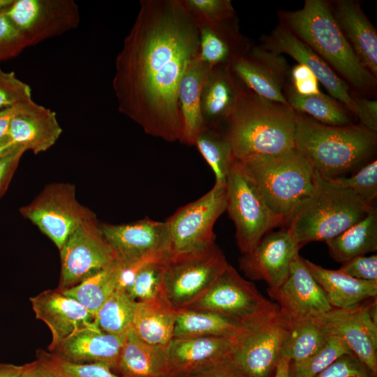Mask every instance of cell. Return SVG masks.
<instances>
[{
	"label": "cell",
	"instance_id": "obj_54",
	"mask_svg": "<svg viewBox=\"0 0 377 377\" xmlns=\"http://www.w3.org/2000/svg\"><path fill=\"white\" fill-rule=\"evenodd\" d=\"M27 368L28 363L22 365L0 363V377H24Z\"/></svg>",
	"mask_w": 377,
	"mask_h": 377
},
{
	"label": "cell",
	"instance_id": "obj_50",
	"mask_svg": "<svg viewBox=\"0 0 377 377\" xmlns=\"http://www.w3.org/2000/svg\"><path fill=\"white\" fill-rule=\"evenodd\" d=\"M179 377H244L229 360Z\"/></svg>",
	"mask_w": 377,
	"mask_h": 377
},
{
	"label": "cell",
	"instance_id": "obj_18",
	"mask_svg": "<svg viewBox=\"0 0 377 377\" xmlns=\"http://www.w3.org/2000/svg\"><path fill=\"white\" fill-rule=\"evenodd\" d=\"M267 292L291 322L318 318L332 308L299 253L291 263L286 280Z\"/></svg>",
	"mask_w": 377,
	"mask_h": 377
},
{
	"label": "cell",
	"instance_id": "obj_25",
	"mask_svg": "<svg viewBox=\"0 0 377 377\" xmlns=\"http://www.w3.org/2000/svg\"><path fill=\"white\" fill-rule=\"evenodd\" d=\"M332 15L355 55L377 77V31L359 3L337 0L330 3Z\"/></svg>",
	"mask_w": 377,
	"mask_h": 377
},
{
	"label": "cell",
	"instance_id": "obj_41",
	"mask_svg": "<svg viewBox=\"0 0 377 377\" xmlns=\"http://www.w3.org/2000/svg\"><path fill=\"white\" fill-rule=\"evenodd\" d=\"M332 184L347 189L369 205L377 198V161L367 162L350 177L327 179Z\"/></svg>",
	"mask_w": 377,
	"mask_h": 377
},
{
	"label": "cell",
	"instance_id": "obj_2",
	"mask_svg": "<svg viewBox=\"0 0 377 377\" xmlns=\"http://www.w3.org/2000/svg\"><path fill=\"white\" fill-rule=\"evenodd\" d=\"M279 24L323 59L352 87L355 94L369 95L376 77L361 64L323 0H306L296 10L279 13ZM358 96V95H357Z\"/></svg>",
	"mask_w": 377,
	"mask_h": 377
},
{
	"label": "cell",
	"instance_id": "obj_4",
	"mask_svg": "<svg viewBox=\"0 0 377 377\" xmlns=\"http://www.w3.org/2000/svg\"><path fill=\"white\" fill-rule=\"evenodd\" d=\"M376 145V132L360 124L330 126L297 113L294 148L325 179L358 170Z\"/></svg>",
	"mask_w": 377,
	"mask_h": 377
},
{
	"label": "cell",
	"instance_id": "obj_31",
	"mask_svg": "<svg viewBox=\"0 0 377 377\" xmlns=\"http://www.w3.org/2000/svg\"><path fill=\"white\" fill-rule=\"evenodd\" d=\"M177 312L163 299L137 302L131 330L147 343L168 346L173 338Z\"/></svg>",
	"mask_w": 377,
	"mask_h": 377
},
{
	"label": "cell",
	"instance_id": "obj_13",
	"mask_svg": "<svg viewBox=\"0 0 377 377\" xmlns=\"http://www.w3.org/2000/svg\"><path fill=\"white\" fill-rule=\"evenodd\" d=\"M61 255L59 290L71 288L117 260L95 217L79 226L68 237Z\"/></svg>",
	"mask_w": 377,
	"mask_h": 377
},
{
	"label": "cell",
	"instance_id": "obj_10",
	"mask_svg": "<svg viewBox=\"0 0 377 377\" xmlns=\"http://www.w3.org/2000/svg\"><path fill=\"white\" fill-rule=\"evenodd\" d=\"M226 209V184L217 183L202 197L177 209L165 221L169 253L190 252L215 242L214 226Z\"/></svg>",
	"mask_w": 377,
	"mask_h": 377
},
{
	"label": "cell",
	"instance_id": "obj_16",
	"mask_svg": "<svg viewBox=\"0 0 377 377\" xmlns=\"http://www.w3.org/2000/svg\"><path fill=\"white\" fill-rule=\"evenodd\" d=\"M4 13L27 45L67 31L78 21L73 1L14 0Z\"/></svg>",
	"mask_w": 377,
	"mask_h": 377
},
{
	"label": "cell",
	"instance_id": "obj_57",
	"mask_svg": "<svg viewBox=\"0 0 377 377\" xmlns=\"http://www.w3.org/2000/svg\"><path fill=\"white\" fill-rule=\"evenodd\" d=\"M14 0H0V12L8 7Z\"/></svg>",
	"mask_w": 377,
	"mask_h": 377
},
{
	"label": "cell",
	"instance_id": "obj_3",
	"mask_svg": "<svg viewBox=\"0 0 377 377\" xmlns=\"http://www.w3.org/2000/svg\"><path fill=\"white\" fill-rule=\"evenodd\" d=\"M296 116L289 105L262 98L244 87L225 128L235 159L294 149Z\"/></svg>",
	"mask_w": 377,
	"mask_h": 377
},
{
	"label": "cell",
	"instance_id": "obj_30",
	"mask_svg": "<svg viewBox=\"0 0 377 377\" xmlns=\"http://www.w3.org/2000/svg\"><path fill=\"white\" fill-rule=\"evenodd\" d=\"M211 69L198 56L180 81L178 98L183 123L181 143L194 145L196 136L205 126L201 112V94Z\"/></svg>",
	"mask_w": 377,
	"mask_h": 377
},
{
	"label": "cell",
	"instance_id": "obj_45",
	"mask_svg": "<svg viewBox=\"0 0 377 377\" xmlns=\"http://www.w3.org/2000/svg\"><path fill=\"white\" fill-rule=\"evenodd\" d=\"M316 377H374L353 354H346L334 362Z\"/></svg>",
	"mask_w": 377,
	"mask_h": 377
},
{
	"label": "cell",
	"instance_id": "obj_24",
	"mask_svg": "<svg viewBox=\"0 0 377 377\" xmlns=\"http://www.w3.org/2000/svg\"><path fill=\"white\" fill-rule=\"evenodd\" d=\"M61 133L55 112L31 100L20 106L8 136L16 145L37 154L52 147Z\"/></svg>",
	"mask_w": 377,
	"mask_h": 377
},
{
	"label": "cell",
	"instance_id": "obj_29",
	"mask_svg": "<svg viewBox=\"0 0 377 377\" xmlns=\"http://www.w3.org/2000/svg\"><path fill=\"white\" fill-rule=\"evenodd\" d=\"M304 263L334 308H347L376 297L377 281L352 277L339 269H325L309 260Z\"/></svg>",
	"mask_w": 377,
	"mask_h": 377
},
{
	"label": "cell",
	"instance_id": "obj_33",
	"mask_svg": "<svg viewBox=\"0 0 377 377\" xmlns=\"http://www.w3.org/2000/svg\"><path fill=\"white\" fill-rule=\"evenodd\" d=\"M241 324L221 313L200 309L179 310L173 338L225 337L235 338Z\"/></svg>",
	"mask_w": 377,
	"mask_h": 377
},
{
	"label": "cell",
	"instance_id": "obj_21",
	"mask_svg": "<svg viewBox=\"0 0 377 377\" xmlns=\"http://www.w3.org/2000/svg\"><path fill=\"white\" fill-rule=\"evenodd\" d=\"M126 335L105 332L92 322L73 332L50 353L72 363L103 364L117 371Z\"/></svg>",
	"mask_w": 377,
	"mask_h": 377
},
{
	"label": "cell",
	"instance_id": "obj_19",
	"mask_svg": "<svg viewBox=\"0 0 377 377\" xmlns=\"http://www.w3.org/2000/svg\"><path fill=\"white\" fill-rule=\"evenodd\" d=\"M301 248L286 228L266 234L239 263L249 279L263 280L269 289L279 288L287 279L291 263Z\"/></svg>",
	"mask_w": 377,
	"mask_h": 377
},
{
	"label": "cell",
	"instance_id": "obj_49",
	"mask_svg": "<svg viewBox=\"0 0 377 377\" xmlns=\"http://www.w3.org/2000/svg\"><path fill=\"white\" fill-rule=\"evenodd\" d=\"M25 151L27 150L24 147L19 145L10 153L0 158V196L6 190L11 176Z\"/></svg>",
	"mask_w": 377,
	"mask_h": 377
},
{
	"label": "cell",
	"instance_id": "obj_47",
	"mask_svg": "<svg viewBox=\"0 0 377 377\" xmlns=\"http://www.w3.org/2000/svg\"><path fill=\"white\" fill-rule=\"evenodd\" d=\"M289 83L300 95L313 96L322 94L319 82L311 70L302 64L292 67L289 73Z\"/></svg>",
	"mask_w": 377,
	"mask_h": 377
},
{
	"label": "cell",
	"instance_id": "obj_32",
	"mask_svg": "<svg viewBox=\"0 0 377 377\" xmlns=\"http://www.w3.org/2000/svg\"><path fill=\"white\" fill-rule=\"evenodd\" d=\"M325 243L330 256L341 264L355 257L376 251V207L373 205L360 221Z\"/></svg>",
	"mask_w": 377,
	"mask_h": 377
},
{
	"label": "cell",
	"instance_id": "obj_20",
	"mask_svg": "<svg viewBox=\"0 0 377 377\" xmlns=\"http://www.w3.org/2000/svg\"><path fill=\"white\" fill-rule=\"evenodd\" d=\"M100 230L121 265L145 255L169 251V235L165 221L144 219L121 224H101Z\"/></svg>",
	"mask_w": 377,
	"mask_h": 377
},
{
	"label": "cell",
	"instance_id": "obj_44",
	"mask_svg": "<svg viewBox=\"0 0 377 377\" xmlns=\"http://www.w3.org/2000/svg\"><path fill=\"white\" fill-rule=\"evenodd\" d=\"M64 377H122L107 365L98 363L76 364L66 361L50 352L40 350Z\"/></svg>",
	"mask_w": 377,
	"mask_h": 377
},
{
	"label": "cell",
	"instance_id": "obj_42",
	"mask_svg": "<svg viewBox=\"0 0 377 377\" xmlns=\"http://www.w3.org/2000/svg\"><path fill=\"white\" fill-rule=\"evenodd\" d=\"M198 24L216 25L235 17L230 0H182Z\"/></svg>",
	"mask_w": 377,
	"mask_h": 377
},
{
	"label": "cell",
	"instance_id": "obj_37",
	"mask_svg": "<svg viewBox=\"0 0 377 377\" xmlns=\"http://www.w3.org/2000/svg\"><path fill=\"white\" fill-rule=\"evenodd\" d=\"M330 337L317 318L291 322L281 357L290 361L304 360L323 347Z\"/></svg>",
	"mask_w": 377,
	"mask_h": 377
},
{
	"label": "cell",
	"instance_id": "obj_8",
	"mask_svg": "<svg viewBox=\"0 0 377 377\" xmlns=\"http://www.w3.org/2000/svg\"><path fill=\"white\" fill-rule=\"evenodd\" d=\"M226 209L235 226L242 254L251 251L267 233L283 226L284 219L267 206L254 182L235 159L226 182Z\"/></svg>",
	"mask_w": 377,
	"mask_h": 377
},
{
	"label": "cell",
	"instance_id": "obj_14",
	"mask_svg": "<svg viewBox=\"0 0 377 377\" xmlns=\"http://www.w3.org/2000/svg\"><path fill=\"white\" fill-rule=\"evenodd\" d=\"M260 45L275 54H287L298 64L308 67L331 97L360 120L362 113L357 100V95L323 59L286 27L278 24L269 34L263 37Z\"/></svg>",
	"mask_w": 377,
	"mask_h": 377
},
{
	"label": "cell",
	"instance_id": "obj_40",
	"mask_svg": "<svg viewBox=\"0 0 377 377\" xmlns=\"http://www.w3.org/2000/svg\"><path fill=\"white\" fill-rule=\"evenodd\" d=\"M167 258L147 265L136 275L133 283L126 290L134 300L150 302L159 299L165 300L163 274Z\"/></svg>",
	"mask_w": 377,
	"mask_h": 377
},
{
	"label": "cell",
	"instance_id": "obj_48",
	"mask_svg": "<svg viewBox=\"0 0 377 377\" xmlns=\"http://www.w3.org/2000/svg\"><path fill=\"white\" fill-rule=\"evenodd\" d=\"M339 269L357 279L377 281V256L355 257L342 263Z\"/></svg>",
	"mask_w": 377,
	"mask_h": 377
},
{
	"label": "cell",
	"instance_id": "obj_17",
	"mask_svg": "<svg viewBox=\"0 0 377 377\" xmlns=\"http://www.w3.org/2000/svg\"><path fill=\"white\" fill-rule=\"evenodd\" d=\"M242 84L255 94L288 105L284 91L290 68L281 54L265 48L251 46L230 65Z\"/></svg>",
	"mask_w": 377,
	"mask_h": 377
},
{
	"label": "cell",
	"instance_id": "obj_52",
	"mask_svg": "<svg viewBox=\"0 0 377 377\" xmlns=\"http://www.w3.org/2000/svg\"><path fill=\"white\" fill-rule=\"evenodd\" d=\"M361 109L360 124L370 131L377 132V101L367 96L357 97Z\"/></svg>",
	"mask_w": 377,
	"mask_h": 377
},
{
	"label": "cell",
	"instance_id": "obj_46",
	"mask_svg": "<svg viewBox=\"0 0 377 377\" xmlns=\"http://www.w3.org/2000/svg\"><path fill=\"white\" fill-rule=\"evenodd\" d=\"M26 46L27 45L23 36L12 24L3 10L0 12V59L17 53Z\"/></svg>",
	"mask_w": 377,
	"mask_h": 377
},
{
	"label": "cell",
	"instance_id": "obj_7",
	"mask_svg": "<svg viewBox=\"0 0 377 377\" xmlns=\"http://www.w3.org/2000/svg\"><path fill=\"white\" fill-rule=\"evenodd\" d=\"M290 325L278 305L241 324L230 362L244 377H273Z\"/></svg>",
	"mask_w": 377,
	"mask_h": 377
},
{
	"label": "cell",
	"instance_id": "obj_9",
	"mask_svg": "<svg viewBox=\"0 0 377 377\" xmlns=\"http://www.w3.org/2000/svg\"><path fill=\"white\" fill-rule=\"evenodd\" d=\"M228 264L217 244L169 253L164 265L163 297L177 311L186 309L214 282Z\"/></svg>",
	"mask_w": 377,
	"mask_h": 377
},
{
	"label": "cell",
	"instance_id": "obj_11",
	"mask_svg": "<svg viewBox=\"0 0 377 377\" xmlns=\"http://www.w3.org/2000/svg\"><path fill=\"white\" fill-rule=\"evenodd\" d=\"M276 305L228 263L211 286L186 309L215 311L242 324Z\"/></svg>",
	"mask_w": 377,
	"mask_h": 377
},
{
	"label": "cell",
	"instance_id": "obj_5",
	"mask_svg": "<svg viewBox=\"0 0 377 377\" xmlns=\"http://www.w3.org/2000/svg\"><path fill=\"white\" fill-rule=\"evenodd\" d=\"M373 205L316 172L313 190L293 209L283 226L302 248L335 237L364 218Z\"/></svg>",
	"mask_w": 377,
	"mask_h": 377
},
{
	"label": "cell",
	"instance_id": "obj_1",
	"mask_svg": "<svg viewBox=\"0 0 377 377\" xmlns=\"http://www.w3.org/2000/svg\"><path fill=\"white\" fill-rule=\"evenodd\" d=\"M199 50L198 25L182 0H141L115 60L119 112L148 135L180 142L179 85Z\"/></svg>",
	"mask_w": 377,
	"mask_h": 377
},
{
	"label": "cell",
	"instance_id": "obj_51",
	"mask_svg": "<svg viewBox=\"0 0 377 377\" xmlns=\"http://www.w3.org/2000/svg\"><path fill=\"white\" fill-rule=\"evenodd\" d=\"M36 354L37 360L28 363L24 377H64L40 350Z\"/></svg>",
	"mask_w": 377,
	"mask_h": 377
},
{
	"label": "cell",
	"instance_id": "obj_56",
	"mask_svg": "<svg viewBox=\"0 0 377 377\" xmlns=\"http://www.w3.org/2000/svg\"><path fill=\"white\" fill-rule=\"evenodd\" d=\"M290 361V360L286 357H281L273 377H288Z\"/></svg>",
	"mask_w": 377,
	"mask_h": 377
},
{
	"label": "cell",
	"instance_id": "obj_15",
	"mask_svg": "<svg viewBox=\"0 0 377 377\" xmlns=\"http://www.w3.org/2000/svg\"><path fill=\"white\" fill-rule=\"evenodd\" d=\"M370 300L347 308L332 307L316 318L330 336L344 340L371 374L377 377V323L370 314Z\"/></svg>",
	"mask_w": 377,
	"mask_h": 377
},
{
	"label": "cell",
	"instance_id": "obj_6",
	"mask_svg": "<svg viewBox=\"0 0 377 377\" xmlns=\"http://www.w3.org/2000/svg\"><path fill=\"white\" fill-rule=\"evenodd\" d=\"M239 161L269 208L284 222L314 188L316 172L295 148L279 154L256 156Z\"/></svg>",
	"mask_w": 377,
	"mask_h": 377
},
{
	"label": "cell",
	"instance_id": "obj_36",
	"mask_svg": "<svg viewBox=\"0 0 377 377\" xmlns=\"http://www.w3.org/2000/svg\"><path fill=\"white\" fill-rule=\"evenodd\" d=\"M194 145L212 170L215 183L226 184L235 158L225 129L205 126L196 136Z\"/></svg>",
	"mask_w": 377,
	"mask_h": 377
},
{
	"label": "cell",
	"instance_id": "obj_39",
	"mask_svg": "<svg viewBox=\"0 0 377 377\" xmlns=\"http://www.w3.org/2000/svg\"><path fill=\"white\" fill-rule=\"evenodd\" d=\"M353 353L337 336H330L323 347L300 361H290L288 377H316L340 357Z\"/></svg>",
	"mask_w": 377,
	"mask_h": 377
},
{
	"label": "cell",
	"instance_id": "obj_35",
	"mask_svg": "<svg viewBox=\"0 0 377 377\" xmlns=\"http://www.w3.org/2000/svg\"><path fill=\"white\" fill-rule=\"evenodd\" d=\"M120 270L121 265L117 260L76 286L61 291L76 300L94 318L98 310L118 288Z\"/></svg>",
	"mask_w": 377,
	"mask_h": 377
},
{
	"label": "cell",
	"instance_id": "obj_53",
	"mask_svg": "<svg viewBox=\"0 0 377 377\" xmlns=\"http://www.w3.org/2000/svg\"><path fill=\"white\" fill-rule=\"evenodd\" d=\"M21 105L0 110V138L8 136L11 121L16 115Z\"/></svg>",
	"mask_w": 377,
	"mask_h": 377
},
{
	"label": "cell",
	"instance_id": "obj_12",
	"mask_svg": "<svg viewBox=\"0 0 377 377\" xmlns=\"http://www.w3.org/2000/svg\"><path fill=\"white\" fill-rule=\"evenodd\" d=\"M20 212L47 236L59 250L79 226L94 217L76 200L75 188L64 184L46 188L30 205L20 209Z\"/></svg>",
	"mask_w": 377,
	"mask_h": 377
},
{
	"label": "cell",
	"instance_id": "obj_22",
	"mask_svg": "<svg viewBox=\"0 0 377 377\" xmlns=\"http://www.w3.org/2000/svg\"><path fill=\"white\" fill-rule=\"evenodd\" d=\"M36 318L49 328L52 350L77 330L94 322V316L76 300L57 288L46 290L30 298Z\"/></svg>",
	"mask_w": 377,
	"mask_h": 377
},
{
	"label": "cell",
	"instance_id": "obj_27",
	"mask_svg": "<svg viewBox=\"0 0 377 377\" xmlns=\"http://www.w3.org/2000/svg\"><path fill=\"white\" fill-rule=\"evenodd\" d=\"M198 25L199 58L212 68L230 65L251 45L240 34L236 17L216 25Z\"/></svg>",
	"mask_w": 377,
	"mask_h": 377
},
{
	"label": "cell",
	"instance_id": "obj_43",
	"mask_svg": "<svg viewBox=\"0 0 377 377\" xmlns=\"http://www.w3.org/2000/svg\"><path fill=\"white\" fill-rule=\"evenodd\" d=\"M31 100V87L17 78L15 72L0 68V110Z\"/></svg>",
	"mask_w": 377,
	"mask_h": 377
},
{
	"label": "cell",
	"instance_id": "obj_28",
	"mask_svg": "<svg viewBox=\"0 0 377 377\" xmlns=\"http://www.w3.org/2000/svg\"><path fill=\"white\" fill-rule=\"evenodd\" d=\"M117 371L122 377H170L168 346L147 343L131 329L120 353Z\"/></svg>",
	"mask_w": 377,
	"mask_h": 377
},
{
	"label": "cell",
	"instance_id": "obj_34",
	"mask_svg": "<svg viewBox=\"0 0 377 377\" xmlns=\"http://www.w3.org/2000/svg\"><path fill=\"white\" fill-rule=\"evenodd\" d=\"M288 105L297 113L330 126H346L353 122L349 112L339 102L324 94L313 96L298 94L289 80L284 91Z\"/></svg>",
	"mask_w": 377,
	"mask_h": 377
},
{
	"label": "cell",
	"instance_id": "obj_23",
	"mask_svg": "<svg viewBox=\"0 0 377 377\" xmlns=\"http://www.w3.org/2000/svg\"><path fill=\"white\" fill-rule=\"evenodd\" d=\"M234 338L193 337L172 338L168 346L170 377H179L230 359Z\"/></svg>",
	"mask_w": 377,
	"mask_h": 377
},
{
	"label": "cell",
	"instance_id": "obj_55",
	"mask_svg": "<svg viewBox=\"0 0 377 377\" xmlns=\"http://www.w3.org/2000/svg\"><path fill=\"white\" fill-rule=\"evenodd\" d=\"M17 146L9 136L0 138V158L8 154Z\"/></svg>",
	"mask_w": 377,
	"mask_h": 377
},
{
	"label": "cell",
	"instance_id": "obj_38",
	"mask_svg": "<svg viewBox=\"0 0 377 377\" xmlns=\"http://www.w3.org/2000/svg\"><path fill=\"white\" fill-rule=\"evenodd\" d=\"M137 302L117 288L96 313L94 322L103 332L125 335L131 330Z\"/></svg>",
	"mask_w": 377,
	"mask_h": 377
},
{
	"label": "cell",
	"instance_id": "obj_26",
	"mask_svg": "<svg viewBox=\"0 0 377 377\" xmlns=\"http://www.w3.org/2000/svg\"><path fill=\"white\" fill-rule=\"evenodd\" d=\"M244 87L230 65L211 69L201 94V112L205 126L226 125Z\"/></svg>",
	"mask_w": 377,
	"mask_h": 377
}]
</instances>
